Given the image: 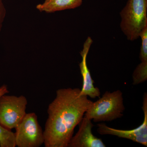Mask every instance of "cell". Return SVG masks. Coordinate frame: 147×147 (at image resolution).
I'll return each instance as SVG.
<instances>
[{"label": "cell", "instance_id": "cell-1", "mask_svg": "<svg viewBox=\"0 0 147 147\" xmlns=\"http://www.w3.org/2000/svg\"><path fill=\"white\" fill-rule=\"evenodd\" d=\"M92 101L79 88L58 90L47 109L44 144L45 147H67L74 129Z\"/></svg>", "mask_w": 147, "mask_h": 147}, {"label": "cell", "instance_id": "cell-2", "mask_svg": "<svg viewBox=\"0 0 147 147\" xmlns=\"http://www.w3.org/2000/svg\"><path fill=\"white\" fill-rule=\"evenodd\" d=\"M125 109L121 90L106 91L97 101L92 102L84 116L94 122L111 121L122 117Z\"/></svg>", "mask_w": 147, "mask_h": 147}, {"label": "cell", "instance_id": "cell-3", "mask_svg": "<svg viewBox=\"0 0 147 147\" xmlns=\"http://www.w3.org/2000/svg\"><path fill=\"white\" fill-rule=\"evenodd\" d=\"M120 15L124 34L129 40H136L147 25V0H128Z\"/></svg>", "mask_w": 147, "mask_h": 147}, {"label": "cell", "instance_id": "cell-4", "mask_svg": "<svg viewBox=\"0 0 147 147\" xmlns=\"http://www.w3.org/2000/svg\"><path fill=\"white\" fill-rule=\"evenodd\" d=\"M15 129L16 146L39 147L44 144L43 131L35 113H26Z\"/></svg>", "mask_w": 147, "mask_h": 147}, {"label": "cell", "instance_id": "cell-5", "mask_svg": "<svg viewBox=\"0 0 147 147\" xmlns=\"http://www.w3.org/2000/svg\"><path fill=\"white\" fill-rule=\"evenodd\" d=\"M26 98L4 94L0 97V124L12 129L21 122L26 114Z\"/></svg>", "mask_w": 147, "mask_h": 147}, {"label": "cell", "instance_id": "cell-6", "mask_svg": "<svg viewBox=\"0 0 147 147\" xmlns=\"http://www.w3.org/2000/svg\"><path fill=\"white\" fill-rule=\"evenodd\" d=\"M144 119L141 125L131 130H122L112 128L103 123L98 124L97 131L101 135H111L124 138L147 146V94L145 93L143 97L142 107Z\"/></svg>", "mask_w": 147, "mask_h": 147}, {"label": "cell", "instance_id": "cell-7", "mask_svg": "<svg viewBox=\"0 0 147 147\" xmlns=\"http://www.w3.org/2000/svg\"><path fill=\"white\" fill-rule=\"evenodd\" d=\"M79 125L78 132L71 137L67 147H106L102 139L92 134L94 125L91 120L84 116Z\"/></svg>", "mask_w": 147, "mask_h": 147}, {"label": "cell", "instance_id": "cell-8", "mask_svg": "<svg viewBox=\"0 0 147 147\" xmlns=\"http://www.w3.org/2000/svg\"><path fill=\"white\" fill-rule=\"evenodd\" d=\"M92 42V39L90 36L87 38L84 42L83 49L80 52L82 61L79 63V66L83 79V85L82 89H81V94L89 96L92 98H94L100 96V92L98 88L94 86V82L92 79L87 63V56Z\"/></svg>", "mask_w": 147, "mask_h": 147}, {"label": "cell", "instance_id": "cell-9", "mask_svg": "<svg viewBox=\"0 0 147 147\" xmlns=\"http://www.w3.org/2000/svg\"><path fill=\"white\" fill-rule=\"evenodd\" d=\"M82 3L83 0H45L37 5L36 8L40 12L52 13L77 8Z\"/></svg>", "mask_w": 147, "mask_h": 147}, {"label": "cell", "instance_id": "cell-10", "mask_svg": "<svg viewBox=\"0 0 147 147\" xmlns=\"http://www.w3.org/2000/svg\"><path fill=\"white\" fill-rule=\"evenodd\" d=\"M16 146L15 133L0 124V147Z\"/></svg>", "mask_w": 147, "mask_h": 147}, {"label": "cell", "instance_id": "cell-11", "mask_svg": "<svg viewBox=\"0 0 147 147\" xmlns=\"http://www.w3.org/2000/svg\"><path fill=\"white\" fill-rule=\"evenodd\" d=\"M147 80V61H141L132 74L133 85L142 84Z\"/></svg>", "mask_w": 147, "mask_h": 147}, {"label": "cell", "instance_id": "cell-12", "mask_svg": "<svg viewBox=\"0 0 147 147\" xmlns=\"http://www.w3.org/2000/svg\"><path fill=\"white\" fill-rule=\"evenodd\" d=\"M139 37L142 40L140 48L139 59L141 61H147V25L143 29L140 33Z\"/></svg>", "mask_w": 147, "mask_h": 147}, {"label": "cell", "instance_id": "cell-13", "mask_svg": "<svg viewBox=\"0 0 147 147\" xmlns=\"http://www.w3.org/2000/svg\"><path fill=\"white\" fill-rule=\"evenodd\" d=\"M6 15V10L3 0H0V32L3 28V24Z\"/></svg>", "mask_w": 147, "mask_h": 147}, {"label": "cell", "instance_id": "cell-14", "mask_svg": "<svg viewBox=\"0 0 147 147\" xmlns=\"http://www.w3.org/2000/svg\"><path fill=\"white\" fill-rule=\"evenodd\" d=\"M9 92L8 87L5 84H4L0 87V97L3 95L6 94Z\"/></svg>", "mask_w": 147, "mask_h": 147}]
</instances>
